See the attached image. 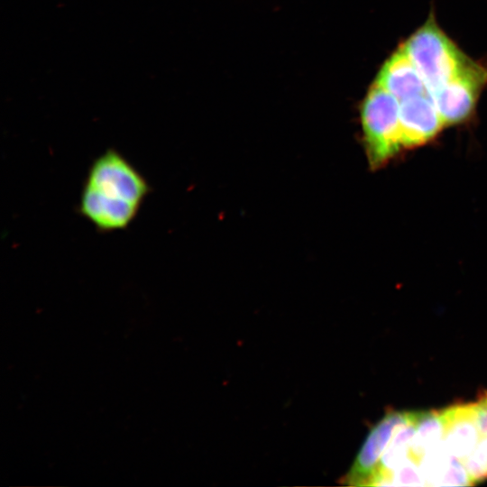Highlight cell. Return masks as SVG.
Masks as SVG:
<instances>
[{
	"mask_svg": "<svg viewBox=\"0 0 487 487\" xmlns=\"http://www.w3.org/2000/svg\"><path fill=\"white\" fill-rule=\"evenodd\" d=\"M487 479V393L441 409L386 414L345 481L354 486H466Z\"/></svg>",
	"mask_w": 487,
	"mask_h": 487,
	"instance_id": "6da1fadb",
	"label": "cell"
},
{
	"mask_svg": "<svg viewBox=\"0 0 487 487\" xmlns=\"http://www.w3.org/2000/svg\"><path fill=\"white\" fill-rule=\"evenodd\" d=\"M151 188L119 152L108 149L90 166L80 195L79 212L96 228H126L135 218Z\"/></svg>",
	"mask_w": 487,
	"mask_h": 487,
	"instance_id": "7a4b0ae2",
	"label": "cell"
},
{
	"mask_svg": "<svg viewBox=\"0 0 487 487\" xmlns=\"http://www.w3.org/2000/svg\"><path fill=\"white\" fill-rule=\"evenodd\" d=\"M362 143L372 170L386 166L402 150L400 137V101L373 84L360 107Z\"/></svg>",
	"mask_w": 487,
	"mask_h": 487,
	"instance_id": "3957f363",
	"label": "cell"
},
{
	"mask_svg": "<svg viewBox=\"0 0 487 487\" xmlns=\"http://www.w3.org/2000/svg\"><path fill=\"white\" fill-rule=\"evenodd\" d=\"M401 48L423 78L428 94L446 83L471 62L432 17Z\"/></svg>",
	"mask_w": 487,
	"mask_h": 487,
	"instance_id": "277c9868",
	"label": "cell"
},
{
	"mask_svg": "<svg viewBox=\"0 0 487 487\" xmlns=\"http://www.w3.org/2000/svg\"><path fill=\"white\" fill-rule=\"evenodd\" d=\"M486 83L487 69L471 60L458 74L429 94L446 126L469 119Z\"/></svg>",
	"mask_w": 487,
	"mask_h": 487,
	"instance_id": "5b68a950",
	"label": "cell"
},
{
	"mask_svg": "<svg viewBox=\"0 0 487 487\" xmlns=\"http://www.w3.org/2000/svg\"><path fill=\"white\" fill-rule=\"evenodd\" d=\"M428 93L400 102V137L402 150L423 146L445 127Z\"/></svg>",
	"mask_w": 487,
	"mask_h": 487,
	"instance_id": "8992f818",
	"label": "cell"
},
{
	"mask_svg": "<svg viewBox=\"0 0 487 487\" xmlns=\"http://www.w3.org/2000/svg\"><path fill=\"white\" fill-rule=\"evenodd\" d=\"M374 84L400 102L428 93L423 78L401 47L382 64Z\"/></svg>",
	"mask_w": 487,
	"mask_h": 487,
	"instance_id": "52a82bcc",
	"label": "cell"
}]
</instances>
